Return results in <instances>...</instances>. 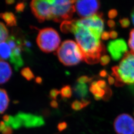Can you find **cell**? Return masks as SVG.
<instances>
[{"instance_id":"obj_1","label":"cell","mask_w":134,"mask_h":134,"mask_svg":"<svg viewBox=\"0 0 134 134\" xmlns=\"http://www.w3.org/2000/svg\"><path fill=\"white\" fill-rule=\"evenodd\" d=\"M73 22L72 33L83 53L85 61L88 64L100 62L101 57L106 53L105 47L101 41L100 37L86 26L79 24L77 19L73 20Z\"/></svg>"},{"instance_id":"obj_2","label":"cell","mask_w":134,"mask_h":134,"mask_svg":"<svg viewBox=\"0 0 134 134\" xmlns=\"http://www.w3.org/2000/svg\"><path fill=\"white\" fill-rule=\"evenodd\" d=\"M112 75L115 77V86L134 85V54L128 52L118 66L112 68Z\"/></svg>"},{"instance_id":"obj_3","label":"cell","mask_w":134,"mask_h":134,"mask_svg":"<svg viewBox=\"0 0 134 134\" xmlns=\"http://www.w3.org/2000/svg\"><path fill=\"white\" fill-rule=\"evenodd\" d=\"M56 53L59 61L66 66H75L85 61V56L80 47L71 40L64 41Z\"/></svg>"},{"instance_id":"obj_4","label":"cell","mask_w":134,"mask_h":134,"mask_svg":"<svg viewBox=\"0 0 134 134\" xmlns=\"http://www.w3.org/2000/svg\"><path fill=\"white\" fill-rule=\"evenodd\" d=\"M36 42L39 47L43 52L50 53L58 49L61 38L56 30L48 27L40 30Z\"/></svg>"},{"instance_id":"obj_5","label":"cell","mask_w":134,"mask_h":134,"mask_svg":"<svg viewBox=\"0 0 134 134\" xmlns=\"http://www.w3.org/2000/svg\"><path fill=\"white\" fill-rule=\"evenodd\" d=\"M53 21L60 23L72 19L74 12L75 1L51 0Z\"/></svg>"},{"instance_id":"obj_6","label":"cell","mask_w":134,"mask_h":134,"mask_svg":"<svg viewBox=\"0 0 134 134\" xmlns=\"http://www.w3.org/2000/svg\"><path fill=\"white\" fill-rule=\"evenodd\" d=\"M30 8L39 22L53 19L51 0H34L30 3Z\"/></svg>"},{"instance_id":"obj_7","label":"cell","mask_w":134,"mask_h":134,"mask_svg":"<svg viewBox=\"0 0 134 134\" xmlns=\"http://www.w3.org/2000/svg\"><path fill=\"white\" fill-rule=\"evenodd\" d=\"M100 6L99 1H75V7L77 14L82 18H89L96 14Z\"/></svg>"},{"instance_id":"obj_8","label":"cell","mask_w":134,"mask_h":134,"mask_svg":"<svg viewBox=\"0 0 134 134\" xmlns=\"http://www.w3.org/2000/svg\"><path fill=\"white\" fill-rule=\"evenodd\" d=\"M102 16V13H98L89 18L77 19V21L79 24L86 26L101 38L104 27Z\"/></svg>"},{"instance_id":"obj_9","label":"cell","mask_w":134,"mask_h":134,"mask_svg":"<svg viewBox=\"0 0 134 134\" xmlns=\"http://www.w3.org/2000/svg\"><path fill=\"white\" fill-rule=\"evenodd\" d=\"M113 126L117 134H134V119L129 114L123 113L118 116Z\"/></svg>"},{"instance_id":"obj_10","label":"cell","mask_w":134,"mask_h":134,"mask_svg":"<svg viewBox=\"0 0 134 134\" xmlns=\"http://www.w3.org/2000/svg\"><path fill=\"white\" fill-rule=\"evenodd\" d=\"M18 129L22 126L26 128L38 127L44 124L43 118L39 116L19 112L14 116Z\"/></svg>"},{"instance_id":"obj_11","label":"cell","mask_w":134,"mask_h":134,"mask_svg":"<svg viewBox=\"0 0 134 134\" xmlns=\"http://www.w3.org/2000/svg\"><path fill=\"white\" fill-rule=\"evenodd\" d=\"M107 50L112 59L118 61L127 53L128 46L123 39H118L110 41L107 45Z\"/></svg>"},{"instance_id":"obj_12","label":"cell","mask_w":134,"mask_h":134,"mask_svg":"<svg viewBox=\"0 0 134 134\" xmlns=\"http://www.w3.org/2000/svg\"><path fill=\"white\" fill-rule=\"evenodd\" d=\"M24 50L22 43L19 44L14 49L12 50L10 58V61L14 66V69L18 71L19 68L24 65V61L21 56V52Z\"/></svg>"},{"instance_id":"obj_13","label":"cell","mask_w":134,"mask_h":134,"mask_svg":"<svg viewBox=\"0 0 134 134\" xmlns=\"http://www.w3.org/2000/svg\"><path fill=\"white\" fill-rule=\"evenodd\" d=\"M12 75V70L10 65L0 60V84L7 82Z\"/></svg>"},{"instance_id":"obj_14","label":"cell","mask_w":134,"mask_h":134,"mask_svg":"<svg viewBox=\"0 0 134 134\" xmlns=\"http://www.w3.org/2000/svg\"><path fill=\"white\" fill-rule=\"evenodd\" d=\"M89 90L96 100L103 99L105 94V90H103L98 86L96 81H93L91 83Z\"/></svg>"},{"instance_id":"obj_15","label":"cell","mask_w":134,"mask_h":134,"mask_svg":"<svg viewBox=\"0 0 134 134\" xmlns=\"http://www.w3.org/2000/svg\"><path fill=\"white\" fill-rule=\"evenodd\" d=\"M10 99L7 91L0 88V114H3L8 108Z\"/></svg>"},{"instance_id":"obj_16","label":"cell","mask_w":134,"mask_h":134,"mask_svg":"<svg viewBox=\"0 0 134 134\" xmlns=\"http://www.w3.org/2000/svg\"><path fill=\"white\" fill-rule=\"evenodd\" d=\"M74 90L78 97L81 99L86 98L88 93V87L86 84H82L77 82L74 88Z\"/></svg>"},{"instance_id":"obj_17","label":"cell","mask_w":134,"mask_h":134,"mask_svg":"<svg viewBox=\"0 0 134 134\" xmlns=\"http://www.w3.org/2000/svg\"><path fill=\"white\" fill-rule=\"evenodd\" d=\"M0 18L3 19L8 26L13 27L17 25V19L14 14L11 12L0 14Z\"/></svg>"},{"instance_id":"obj_18","label":"cell","mask_w":134,"mask_h":134,"mask_svg":"<svg viewBox=\"0 0 134 134\" xmlns=\"http://www.w3.org/2000/svg\"><path fill=\"white\" fill-rule=\"evenodd\" d=\"M12 49L7 41L0 43V60L10 59Z\"/></svg>"},{"instance_id":"obj_19","label":"cell","mask_w":134,"mask_h":134,"mask_svg":"<svg viewBox=\"0 0 134 134\" xmlns=\"http://www.w3.org/2000/svg\"><path fill=\"white\" fill-rule=\"evenodd\" d=\"M73 29V20H66L61 24L60 29L61 31L65 34L72 32Z\"/></svg>"},{"instance_id":"obj_20","label":"cell","mask_w":134,"mask_h":134,"mask_svg":"<svg viewBox=\"0 0 134 134\" xmlns=\"http://www.w3.org/2000/svg\"><path fill=\"white\" fill-rule=\"evenodd\" d=\"M9 38V31L3 23L0 22V43L7 40Z\"/></svg>"},{"instance_id":"obj_21","label":"cell","mask_w":134,"mask_h":134,"mask_svg":"<svg viewBox=\"0 0 134 134\" xmlns=\"http://www.w3.org/2000/svg\"><path fill=\"white\" fill-rule=\"evenodd\" d=\"M72 93V87L69 85H67L63 86L60 91V94L62 98H70L71 97Z\"/></svg>"},{"instance_id":"obj_22","label":"cell","mask_w":134,"mask_h":134,"mask_svg":"<svg viewBox=\"0 0 134 134\" xmlns=\"http://www.w3.org/2000/svg\"><path fill=\"white\" fill-rule=\"evenodd\" d=\"M21 75L27 81H31L34 78L33 72L29 67L23 68L21 71Z\"/></svg>"},{"instance_id":"obj_23","label":"cell","mask_w":134,"mask_h":134,"mask_svg":"<svg viewBox=\"0 0 134 134\" xmlns=\"http://www.w3.org/2000/svg\"><path fill=\"white\" fill-rule=\"evenodd\" d=\"M0 133L2 134H13V130L5 124L4 121L0 122Z\"/></svg>"},{"instance_id":"obj_24","label":"cell","mask_w":134,"mask_h":134,"mask_svg":"<svg viewBox=\"0 0 134 134\" xmlns=\"http://www.w3.org/2000/svg\"><path fill=\"white\" fill-rule=\"evenodd\" d=\"M71 107L73 110L77 111L81 110L82 108H83L86 107L81 100H76L72 102Z\"/></svg>"},{"instance_id":"obj_25","label":"cell","mask_w":134,"mask_h":134,"mask_svg":"<svg viewBox=\"0 0 134 134\" xmlns=\"http://www.w3.org/2000/svg\"><path fill=\"white\" fill-rule=\"evenodd\" d=\"M128 45L131 50L130 52L134 54V29H132L130 32Z\"/></svg>"},{"instance_id":"obj_26","label":"cell","mask_w":134,"mask_h":134,"mask_svg":"<svg viewBox=\"0 0 134 134\" xmlns=\"http://www.w3.org/2000/svg\"><path fill=\"white\" fill-rule=\"evenodd\" d=\"M92 78L90 77L86 76H82L79 77L77 80V82L82 83V84H86V83H88L92 81Z\"/></svg>"},{"instance_id":"obj_27","label":"cell","mask_w":134,"mask_h":134,"mask_svg":"<svg viewBox=\"0 0 134 134\" xmlns=\"http://www.w3.org/2000/svg\"><path fill=\"white\" fill-rule=\"evenodd\" d=\"M25 8V4L24 2H20L18 3L16 5H15V9L17 13H20L21 12H23L24 11Z\"/></svg>"},{"instance_id":"obj_28","label":"cell","mask_w":134,"mask_h":134,"mask_svg":"<svg viewBox=\"0 0 134 134\" xmlns=\"http://www.w3.org/2000/svg\"><path fill=\"white\" fill-rule=\"evenodd\" d=\"M119 23L121 27L123 29L128 27L130 25V21L129 19L124 18L119 20Z\"/></svg>"},{"instance_id":"obj_29","label":"cell","mask_w":134,"mask_h":134,"mask_svg":"<svg viewBox=\"0 0 134 134\" xmlns=\"http://www.w3.org/2000/svg\"><path fill=\"white\" fill-rule=\"evenodd\" d=\"M59 94H60V91H58L57 89H53L50 91L49 97L51 99H52V100H56L58 96H59Z\"/></svg>"},{"instance_id":"obj_30","label":"cell","mask_w":134,"mask_h":134,"mask_svg":"<svg viewBox=\"0 0 134 134\" xmlns=\"http://www.w3.org/2000/svg\"><path fill=\"white\" fill-rule=\"evenodd\" d=\"M110 61V58L107 55H103L100 59L101 65L102 66H106L108 64Z\"/></svg>"},{"instance_id":"obj_31","label":"cell","mask_w":134,"mask_h":134,"mask_svg":"<svg viewBox=\"0 0 134 134\" xmlns=\"http://www.w3.org/2000/svg\"><path fill=\"white\" fill-rule=\"evenodd\" d=\"M112 95V92L111 90L109 88V87L107 86L105 89V94L102 99L105 101L108 100L111 97Z\"/></svg>"},{"instance_id":"obj_32","label":"cell","mask_w":134,"mask_h":134,"mask_svg":"<svg viewBox=\"0 0 134 134\" xmlns=\"http://www.w3.org/2000/svg\"><path fill=\"white\" fill-rule=\"evenodd\" d=\"M118 15V12L117 10L115 9H112L110 10L108 12V16L110 19H113L116 18Z\"/></svg>"},{"instance_id":"obj_33","label":"cell","mask_w":134,"mask_h":134,"mask_svg":"<svg viewBox=\"0 0 134 134\" xmlns=\"http://www.w3.org/2000/svg\"><path fill=\"white\" fill-rule=\"evenodd\" d=\"M97 83L98 86L103 90H105L106 88L107 87L106 85V82L104 80H99L97 81Z\"/></svg>"},{"instance_id":"obj_34","label":"cell","mask_w":134,"mask_h":134,"mask_svg":"<svg viewBox=\"0 0 134 134\" xmlns=\"http://www.w3.org/2000/svg\"><path fill=\"white\" fill-rule=\"evenodd\" d=\"M67 127V124L65 122H63L59 123L58 125V129L59 131H63L64 130L66 129Z\"/></svg>"},{"instance_id":"obj_35","label":"cell","mask_w":134,"mask_h":134,"mask_svg":"<svg viewBox=\"0 0 134 134\" xmlns=\"http://www.w3.org/2000/svg\"><path fill=\"white\" fill-rule=\"evenodd\" d=\"M101 39L104 40H107L110 38L109 32L107 31H103V33L101 34Z\"/></svg>"},{"instance_id":"obj_36","label":"cell","mask_w":134,"mask_h":134,"mask_svg":"<svg viewBox=\"0 0 134 134\" xmlns=\"http://www.w3.org/2000/svg\"><path fill=\"white\" fill-rule=\"evenodd\" d=\"M110 35V38L111 39H116L118 36V34L117 32H116L115 30H112L109 32Z\"/></svg>"},{"instance_id":"obj_37","label":"cell","mask_w":134,"mask_h":134,"mask_svg":"<svg viewBox=\"0 0 134 134\" xmlns=\"http://www.w3.org/2000/svg\"><path fill=\"white\" fill-rule=\"evenodd\" d=\"M107 24L111 29H114L116 26V23L113 20L110 19L107 21Z\"/></svg>"},{"instance_id":"obj_38","label":"cell","mask_w":134,"mask_h":134,"mask_svg":"<svg viewBox=\"0 0 134 134\" xmlns=\"http://www.w3.org/2000/svg\"><path fill=\"white\" fill-rule=\"evenodd\" d=\"M99 76L102 77H105L108 76L109 75H108V73L106 70H102L99 72Z\"/></svg>"},{"instance_id":"obj_39","label":"cell","mask_w":134,"mask_h":134,"mask_svg":"<svg viewBox=\"0 0 134 134\" xmlns=\"http://www.w3.org/2000/svg\"><path fill=\"white\" fill-rule=\"evenodd\" d=\"M108 83L110 85H112L115 83V79L113 77H112L111 76H108Z\"/></svg>"},{"instance_id":"obj_40","label":"cell","mask_w":134,"mask_h":134,"mask_svg":"<svg viewBox=\"0 0 134 134\" xmlns=\"http://www.w3.org/2000/svg\"><path fill=\"white\" fill-rule=\"evenodd\" d=\"M50 105L53 108H57L58 107V103L56 100H53L50 102Z\"/></svg>"},{"instance_id":"obj_41","label":"cell","mask_w":134,"mask_h":134,"mask_svg":"<svg viewBox=\"0 0 134 134\" xmlns=\"http://www.w3.org/2000/svg\"><path fill=\"white\" fill-rule=\"evenodd\" d=\"M131 16L132 21L133 24L134 25V8L132 10V12H131Z\"/></svg>"},{"instance_id":"obj_42","label":"cell","mask_w":134,"mask_h":134,"mask_svg":"<svg viewBox=\"0 0 134 134\" xmlns=\"http://www.w3.org/2000/svg\"><path fill=\"white\" fill-rule=\"evenodd\" d=\"M35 81L36 83H39V84H40L42 83V79L40 77H37L36 80H35Z\"/></svg>"},{"instance_id":"obj_43","label":"cell","mask_w":134,"mask_h":134,"mask_svg":"<svg viewBox=\"0 0 134 134\" xmlns=\"http://www.w3.org/2000/svg\"><path fill=\"white\" fill-rule=\"evenodd\" d=\"M5 3L8 5H11V4H13L14 3V1H12V0H8V1H6Z\"/></svg>"},{"instance_id":"obj_44","label":"cell","mask_w":134,"mask_h":134,"mask_svg":"<svg viewBox=\"0 0 134 134\" xmlns=\"http://www.w3.org/2000/svg\"></svg>"}]
</instances>
